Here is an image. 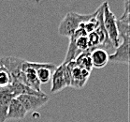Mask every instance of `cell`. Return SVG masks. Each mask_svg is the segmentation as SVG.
I'll return each mask as SVG.
<instances>
[{"mask_svg": "<svg viewBox=\"0 0 130 122\" xmlns=\"http://www.w3.org/2000/svg\"><path fill=\"white\" fill-rule=\"evenodd\" d=\"M95 13H96V10L91 14H80V13L72 11L68 12L60 23L58 26V33L61 36L69 38L80 26V24L88 21L93 16H95Z\"/></svg>", "mask_w": 130, "mask_h": 122, "instance_id": "obj_1", "label": "cell"}, {"mask_svg": "<svg viewBox=\"0 0 130 122\" xmlns=\"http://www.w3.org/2000/svg\"><path fill=\"white\" fill-rule=\"evenodd\" d=\"M103 24L106 29L109 39L115 49L120 43V37H119L118 28H117V19L115 15L109 6L108 2L103 3Z\"/></svg>", "mask_w": 130, "mask_h": 122, "instance_id": "obj_2", "label": "cell"}, {"mask_svg": "<svg viewBox=\"0 0 130 122\" xmlns=\"http://www.w3.org/2000/svg\"><path fill=\"white\" fill-rule=\"evenodd\" d=\"M66 68L68 72L69 80H70L69 86H72L74 88L83 87L89 79V76L91 73V72H89L87 70L78 67L74 60L66 64Z\"/></svg>", "mask_w": 130, "mask_h": 122, "instance_id": "obj_3", "label": "cell"}, {"mask_svg": "<svg viewBox=\"0 0 130 122\" xmlns=\"http://www.w3.org/2000/svg\"><path fill=\"white\" fill-rule=\"evenodd\" d=\"M51 80H52V87H51L52 93L59 92L65 87L70 86V80H69L67 68H66V64L63 63L55 68Z\"/></svg>", "mask_w": 130, "mask_h": 122, "instance_id": "obj_4", "label": "cell"}, {"mask_svg": "<svg viewBox=\"0 0 130 122\" xmlns=\"http://www.w3.org/2000/svg\"><path fill=\"white\" fill-rule=\"evenodd\" d=\"M122 42L115 48V52L109 56V61L112 63H121L129 65V39L130 36L120 37Z\"/></svg>", "mask_w": 130, "mask_h": 122, "instance_id": "obj_5", "label": "cell"}, {"mask_svg": "<svg viewBox=\"0 0 130 122\" xmlns=\"http://www.w3.org/2000/svg\"><path fill=\"white\" fill-rule=\"evenodd\" d=\"M16 98L19 100V101L22 103V105L24 107L26 112L39 109L44 104H46L49 101L48 96H36V95H19Z\"/></svg>", "mask_w": 130, "mask_h": 122, "instance_id": "obj_6", "label": "cell"}, {"mask_svg": "<svg viewBox=\"0 0 130 122\" xmlns=\"http://www.w3.org/2000/svg\"><path fill=\"white\" fill-rule=\"evenodd\" d=\"M27 115L26 110L17 98H13L9 103L6 119H23Z\"/></svg>", "mask_w": 130, "mask_h": 122, "instance_id": "obj_7", "label": "cell"}, {"mask_svg": "<svg viewBox=\"0 0 130 122\" xmlns=\"http://www.w3.org/2000/svg\"><path fill=\"white\" fill-rule=\"evenodd\" d=\"M108 52L103 48H95L91 52L92 66L95 69H102L108 64L109 61Z\"/></svg>", "mask_w": 130, "mask_h": 122, "instance_id": "obj_8", "label": "cell"}, {"mask_svg": "<svg viewBox=\"0 0 130 122\" xmlns=\"http://www.w3.org/2000/svg\"><path fill=\"white\" fill-rule=\"evenodd\" d=\"M24 83L27 86L31 87L32 89L42 92L40 88V83H39L38 76H37V71L33 68H27L24 72Z\"/></svg>", "mask_w": 130, "mask_h": 122, "instance_id": "obj_9", "label": "cell"}, {"mask_svg": "<svg viewBox=\"0 0 130 122\" xmlns=\"http://www.w3.org/2000/svg\"><path fill=\"white\" fill-rule=\"evenodd\" d=\"M91 50L87 49L86 51H83L80 54H79L76 57V58L74 59L76 65L78 67H80L82 69L87 70L89 72H91L93 66H92V61H91Z\"/></svg>", "mask_w": 130, "mask_h": 122, "instance_id": "obj_10", "label": "cell"}, {"mask_svg": "<svg viewBox=\"0 0 130 122\" xmlns=\"http://www.w3.org/2000/svg\"><path fill=\"white\" fill-rule=\"evenodd\" d=\"M56 66L52 64L48 67H42L37 70V76L39 79L40 85H45L49 83L52 78V72L54 71Z\"/></svg>", "mask_w": 130, "mask_h": 122, "instance_id": "obj_11", "label": "cell"}, {"mask_svg": "<svg viewBox=\"0 0 130 122\" xmlns=\"http://www.w3.org/2000/svg\"><path fill=\"white\" fill-rule=\"evenodd\" d=\"M12 99L13 97L9 94L0 93V122H5L7 120V114Z\"/></svg>", "mask_w": 130, "mask_h": 122, "instance_id": "obj_12", "label": "cell"}, {"mask_svg": "<svg viewBox=\"0 0 130 122\" xmlns=\"http://www.w3.org/2000/svg\"><path fill=\"white\" fill-rule=\"evenodd\" d=\"M12 76L10 72L7 70L4 66L0 67V88L6 87V86L11 85L12 83Z\"/></svg>", "mask_w": 130, "mask_h": 122, "instance_id": "obj_13", "label": "cell"}, {"mask_svg": "<svg viewBox=\"0 0 130 122\" xmlns=\"http://www.w3.org/2000/svg\"><path fill=\"white\" fill-rule=\"evenodd\" d=\"M3 66V62H2V57H0V67Z\"/></svg>", "mask_w": 130, "mask_h": 122, "instance_id": "obj_14", "label": "cell"}]
</instances>
